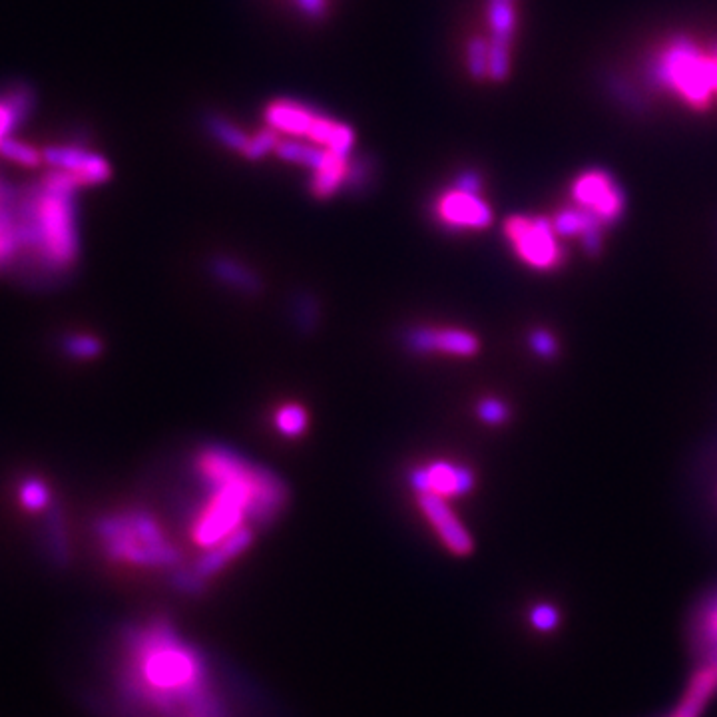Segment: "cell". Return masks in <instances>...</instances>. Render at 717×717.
I'll list each match as a JSON object with an SVG mask.
<instances>
[{
	"mask_svg": "<svg viewBox=\"0 0 717 717\" xmlns=\"http://www.w3.org/2000/svg\"><path fill=\"white\" fill-rule=\"evenodd\" d=\"M120 690L126 702L160 717L226 716L206 658L162 618L126 634Z\"/></svg>",
	"mask_w": 717,
	"mask_h": 717,
	"instance_id": "cell-1",
	"label": "cell"
},
{
	"mask_svg": "<svg viewBox=\"0 0 717 717\" xmlns=\"http://www.w3.org/2000/svg\"><path fill=\"white\" fill-rule=\"evenodd\" d=\"M206 496L190 522V538L208 550L239 528L273 524L287 506V484L228 447H206L194 459Z\"/></svg>",
	"mask_w": 717,
	"mask_h": 717,
	"instance_id": "cell-2",
	"label": "cell"
},
{
	"mask_svg": "<svg viewBox=\"0 0 717 717\" xmlns=\"http://www.w3.org/2000/svg\"><path fill=\"white\" fill-rule=\"evenodd\" d=\"M80 188L70 174L50 168L20 216L24 245H30L36 259L52 271H66L78 261L76 194Z\"/></svg>",
	"mask_w": 717,
	"mask_h": 717,
	"instance_id": "cell-3",
	"label": "cell"
},
{
	"mask_svg": "<svg viewBox=\"0 0 717 717\" xmlns=\"http://www.w3.org/2000/svg\"><path fill=\"white\" fill-rule=\"evenodd\" d=\"M100 552L114 564L136 570H170L182 552L160 518L146 508H124L102 514L94 524Z\"/></svg>",
	"mask_w": 717,
	"mask_h": 717,
	"instance_id": "cell-4",
	"label": "cell"
},
{
	"mask_svg": "<svg viewBox=\"0 0 717 717\" xmlns=\"http://www.w3.org/2000/svg\"><path fill=\"white\" fill-rule=\"evenodd\" d=\"M660 78L702 106L717 88V60L702 58L692 44L672 46L660 64Z\"/></svg>",
	"mask_w": 717,
	"mask_h": 717,
	"instance_id": "cell-5",
	"label": "cell"
},
{
	"mask_svg": "<svg viewBox=\"0 0 717 717\" xmlns=\"http://www.w3.org/2000/svg\"><path fill=\"white\" fill-rule=\"evenodd\" d=\"M504 234L526 265L540 271H550L560 265L562 249L552 222L544 218L512 216L504 224Z\"/></svg>",
	"mask_w": 717,
	"mask_h": 717,
	"instance_id": "cell-6",
	"label": "cell"
},
{
	"mask_svg": "<svg viewBox=\"0 0 717 717\" xmlns=\"http://www.w3.org/2000/svg\"><path fill=\"white\" fill-rule=\"evenodd\" d=\"M405 345L417 355L475 357L480 351L477 335L459 327L419 325L407 331Z\"/></svg>",
	"mask_w": 717,
	"mask_h": 717,
	"instance_id": "cell-7",
	"label": "cell"
},
{
	"mask_svg": "<svg viewBox=\"0 0 717 717\" xmlns=\"http://www.w3.org/2000/svg\"><path fill=\"white\" fill-rule=\"evenodd\" d=\"M572 196L578 208L594 214L602 224L616 222L624 212V194L616 182L598 170L586 172L576 178L572 186Z\"/></svg>",
	"mask_w": 717,
	"mask_h": 717,
	"instance_id": "cell-8",
	"label": "cell"
},
{
	"mask_svg": "<svg viewBox=\"0 0 717 717\" xmlns=\"http://www.w3.org/2000/svg\"><path fill=\"white\" fill-rule=\"evenodd\" d=\"M409 484L415 494H435L441 498H453L469 494L475 488V473L451 461H433L423 467H415L409 473Z\"/></svg>",
	"mask_w": 717,
	"mask_h": 717,
	"instance_id": "cell-9",
	"label": "cell"
},
{
	"mask_svg": "<svg viewBox=\"0 0 717 717\" xmlns=\"http://www.w3.org/2000/svg\"><path fill=\"white\" fill-rule=\"evenodd\" d=\"M417 506L431 524L443 546L455 556H469L475 550V540L447 498L435 494H417Z\"/></svg>",
	"mask_w": 717,
	"mask_h": 717,
	"instance_id": "cell-10",
	"label": "cell"
},
{
	"mask_svg": "<svg viewBox=\"0 0 717 717\" xmlns=\"http://www.w3.org/2000/svg\"><path fill=\"white\" fill-rule=\"evenodd\" d=\"M435 216L445 228L457 232L484 230L494 220L490 206L480 198V194L463 192L459 188H451L437 198Z\"/></svg>",
	"mask_w": 717,
	"mask_h": 717,
	"instance_id": "cell-11",
	"label": "cell"
},
{
	"mask_svg": "<svg viewBox=\"0 0 717 717\" xmlns=\"http://www.w3.org/2000/svg\"><path fill=\"white\" fill-rule=\"evenodd\" d=\"M42 158L50 168L70 174L82 188L102 186L112 178V166L104 156L78 146H52Z\"/></svg>",
	"mask_w": 717,
	"mask_h": 717,
	"instance_id": "cell-12",
	"label": "cell"
},
{
	"mask_svg": "<svg viewBox=\"0 0 717 717\" xmlns=\"http://www.w3.org/2000/svg\"><path fill=\"white\" fill-rule=\"evenodd\" d=\"M255 526L247 524L243 528H239L238 532H234L232 536H228L226 540H222L220 544L202 550L200 558L188 568L204 586H208V582L212 578H216L218 574H222L228 566H232L238 558H241L255 540Z\"/></svg>",
	"mask_w": 717,
	"mask_h": 717,
	"instance_id": "cell-13",
	"label": "cell"
},
{
	"mask_svg": "<svg viewBox=\"0 0 717 717\" xmlns=\"http://www.w3.org/2000/svg\"><path fill=\"white\" fill-rule=\"evenodd\" d=\"M317 116V110L293 100H275L265 108L267 126L277 134H285L287 138L305 140Z\"/></svg>",
	"mask_w": 717,
	"mask_h": 717,
	"instance_id": "cell-14",
	"label": "cell"
},
{
	"mask_svg": "<svg viewBox=\"0 0 717 717\" xmlns=\"http://www.w3.org/2000/svg\"><path fill=\"white\" fill-rule=\"evenodd\" d=\"M558 238L578 236L590 255H598L602 249V222L584 208H566L552 222Z\"/></svg>",
	"mask_w": 717,
	"mask_h": 717,
	"instance_id": "cell-15",
	"label": "cell"
},
{
	"mask_svg": "<svg viewBox=\"0 0 717 717\" xmlns=\"http://www.w3.org/2000/svg\"><path fill=\"white\" fill-rule=\"evenodd\" d=\"M717 694V658L704 660L702 668L692 676L682 702L670 717H702L710 700Z\"/></svg>",
	"mask_w": 717,
	"mask_h": 717,
	"instance_id": "cell-16",
	"label": "cell"
},
{
	"mask_svg": "<svg viewBox=\"0 0 717 717\" xmlns=\"http://www.w3.org/2000/svg\"><path fill=\"white\" fill-rule=\"evenodd\" d=\"M307 142L321 146L337 156L351 158L355 148V132L349 124H343L339 120H333L325 114H319L305 138Z\"/></svg>",
	"mask_w": 717,
	"mask_h": 717,
	"instance_id": "cell-17",
	"label": "cell"
},
{
	"mask_svg": "<svg viewBox=\"0 0 717 717\" xmlns=\"http://www.w3.org/2000/svg\"><path fill=\"white\" fill-rule=\"evenodd\" d=\"M210 273L222 283V285H228L236 291L241 293H257L261 283H259V277L257 273L247 267L245 263H241L234 257H228V255H220V257H214L210 261Z\"/></svg>",
	"mask_w": 717,
	"mask_h": 717,
	"instance_id": "cell-18",
	"label": "cell"
},
{
	"mask_svg": "<svg viewBox=\"0 0 717 717\" xmlns=\"http://www.w3.org/2000/svg\"><path fill=\"white\" fill-rule=\"evenodd\" d=\"M349 160L351 158L333 154V158L321 170L311 174V180H309L311 194L319 200H327V198H333L343 188H347Z\"/></svg>",
	"mask_w": 717,
	"mask_h": 717,
	"instance_id": "cell-19",
	"label": "cell"
},
{
	"mask_svg": "<svg viewBox=\"0 0 717 717\" xmlns=\"http://www.w3.org/2000/svg\"><path fill=\"white\" fill-rule=\"evenodd\" d=\"M273 427L285 439H299L309 427V413L299 403H283L273 413Z\"/></svg>",
	"mask_w": 717,
	"mask_h": 717,
	"instance_id": "cell-20",
	"label": "cell"
},
{
	"mask_svg": "<svg viewBox=\"0 0 717 717\" xmlns=\"http://www.w3.org/2000/svg\"><path fill=\"white\" fill-rule=\"evenodd\" d=\"M18 504L22 510L32 514L48 510L52 504V490L48 482L40 477L24 478L18 484Z\"/></svg>",
	"mask_w": 717,
	"mask_h": 717,
	"instance_id": "cell-21",
	"label": "cell"
},
{
	"mask_svg": "<svg viewBox=\"0 0 717 717\" xmlns=\"http://www.w3.org/2000/svg\"><path fill=\"white\" fill-rule=\"evenodd\" d=\"M206 128L216 142H220L224 148L238 152V154H243V150L251 138L243 130H239L234 122H230L228 118L218 116V114H210L206 118Z\"/></svg>",
	"mask_w": 717,
	"mask_h": 717,
	"instance_id": "cell-22",
	"label": "cell"
},
{
	"mask_svg": "<svg viewBox=\"0 0 717 717\" xmlns=\"http://www.w3.org/2000/svg\"><path fill=\"white\" fill-rule=\"evenodd\" d=\"M20 245H24L20 218H16V214L0 204V265L8 263Z\"/></svg>",
	"mask_w": 717,
	"mask_h": 717,
	"instance_id": "cell-23",
	"label": "cell"
},
{
	"mask_svg": "<svg viewBox=\"0 0 717 717\" xmlns=\"http://www.w3.org/2000/svg\"><path fill=\"white\" fill-rule=\"evenodd\" d=\"M488 22L492 30V42L508 46L514 32L512 0H488Z\"/></svg>",
	"mask_w": 717,
	"mask_h": 717,
	"instance_id": "cell-24",
	"label": "cell"
},
{
	"mask_svg": "<svg viewBox=\"0 0 717 717\" xmlns=\"http://www.w3.org/2000/svg\"><path fill=\"white\" fill-rule=\"evenodd\" d=\"M696 642L704 660L717 658V598L702 610L696 622Z\"/></svg>",
	"mask_w": 717,
	"mask_h": 717,
	"instance_id": "cell-25",
	"label": "cell"
},
{
	"mask_svg": "<svg viewBox=\"0 0 717 717\" xmlns=\"http://www.w3.org/2000/svg\"><path fill=\"white\" fill-rule=\"evenodd\" d=\"M28 100H30L28 94H18V92L0 100V142L10 138L12 128L28 110Z\"/></svg>",
	"mask_w": 717,
	"mask_h": 717,
	"instance_id": "cell-26",
	"label": "cell"
},
{
	"mask_svg": "<svg viewBox=\"0 0 717 717\" xmlns=\"http://www.w3.org/2000/svg\"><path fill=\"white\" fill-rule=\"evenodd\" d=\"M64 353L76 361H90L102 353V343L90 333H74L66 337Z\"/></svg>",
	"mask_w": 717,
	"mask_h": 717,
	"instance_id": "cell-27",
	"label": "cell"
},
{
	"mask_svg": "<svg viewBox=\"0 0 717 717\" xmlns=\"http://www.w3.org/2000/svg\"><path fill=\"white\" fill-rule=\"evenodd\" d=\"M0 156H4L6 160L18 164V166H24V168H36L40 162H44L42 154L24 144V142H18V140H12V138H6L0 142Z\"/></svg>",
	"mask_w": 717,
	"mask_h": 717,
	"instance_id": "cell-28",
	"label": "cell"
},
{
	"mask_svg": "<svg viewBox=\"0 0 717 717\" xmlns=\"http://www.w3.org/2000/svg\"><path fill=\"white\" fill-rule=\"evenodd\" d=\"M279 142H281L279 134H277L273 128L267 126V128L259 130L255 136L249 138V142H247V146H245V150H243L241 156H243L245 160H249V162L263 160V158L269 156L271 152L275 154Z\"/></svg>",
	"mask_w": 717,
	"mask_h": 717,
	"instance_id": "cell-29",
	"label": "cell"
},
{
	"mask_svg": "<svg viewBox=\"0 0 717 717\" xmlns=\"http://www.w3.org/2000/svg\"><path fill=\"white\" fill-rule=\"evenodd\" d=\"M467 60H469V70H471L473 78L480 80V78L488 76V44L482 38H473L469 42Z\"/></svg>",
	"mask_w": 717,
	"mask_h": 717,
	"instance_id": "cell-30",
	"label": "cell"
},
{
	"mask_svg": "<svg viewBox=\"0 0 717 717\" xmlns=\"http://www.w3.org/2000/svg\"><path fill=\"white\" fill-rule=\"evenodd\" d=\"M560 624V612L552 604H538L530 612V626L538 632H552Z\"/></svg>",
	"mask_w": 717,
	"mask_h": 717,
	"instance_id": "cell-31",
	"label": "cell"
},
{
	"mask_svg": "<svg viewBox=\"0 0 717 717\" xmlns=\"http://www.w3.org/2000/svg\"><path fill=\"white\" fill-rule=\"evenodd\" d=\"M371 176H373L371 162L367 158L351 156L349 174H347V188L345 190H365V186H367Z\"/></svg>",
	"mask_w": 717,
	"mask_h": 717,
	"instance_id": "cell-32",
	"label": "cell"
},
{
	"mask_svg": "<svg viewBox=\"0 0 717 717\" xmlns=\"http://www.w3.org/2000/svg\"><path fill=\"white\" fill-rule=\"evenodd\" d=\"M478 419L484 421L486 425H500L508 419V407L494 397H486L478 403L477 407Z\"/></svg>",
	"mask_w": 717,
	"mask_h": 717,
	"instance_id": "cell-33",
	"label": "cell"
},
{
	"mask_svg": "<svg viewBox=\"0 0 717 717\" xmlns=\"http://www.w3.org/2000/svg\"><path fill=\"white\" fill-rule=\"evenodd\" d=\"M530 347H532V351H534L536 355H540V357H544V359L554 357L556 351H558V343H556L554 335H552L550 331H546V329H536V331H532V335H530Z\"/></svg>",
	"mask_w": 717,
	"mask_h": 717,
	"instance_id": "cell-34",
	"label": "cell"
},
{
	"mask_svg": "<svg viewBox=\"0 0 717 717\" xmlns=\"http://www.w3.org/2000/svg\"><path fill=\"white\" fill-rule=\"evenodd\" d=\"M295 4L309 18H321L327 10V0H295Z\"/></svg>",
	"mask_w": 717,
	"mask_h": 717,
	"instance_id": "cell-35",
	"label": "cell"
},
{
	"mask_svg": "<svg viewBox=\"0 0 717 717\" xmlns=\"http://www.w3.org/2000/svg\"><path fill=\"white\" fill-rule=\"evenodd\" d=\"M455 188H459L463 192H471V194H480V176L477 172H463L457 178Z\"/></svg>",
	"mask_w": 717,
	"mask_h": 717,
	"instance_id": "cell-36",
	"label": "cell"
}]
</instances>
